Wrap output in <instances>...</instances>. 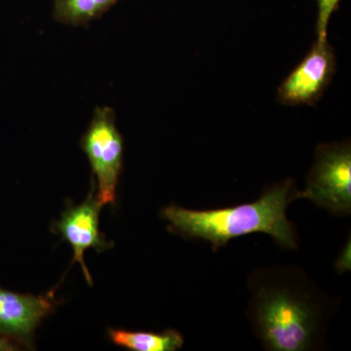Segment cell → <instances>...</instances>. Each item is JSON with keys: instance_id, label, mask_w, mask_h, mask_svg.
I'll return each instance as SVG.
<instances>
[{"instance_id": "cell-10", "label": "cell", "mask_w": 351, "mask_h": 351, "mask_svg": "<svg viewBox=\"0 0 351 351\" xmlns=\"http://www.w3.org/2000/svg\"><path fill=\"white\" fill-rule=\"evenodd\" d=\"M341 0H316L318 6L317 36L318 39L327 38V27L330 18L334 11L338 8Z\"/></svg>"}, {"instance_id": "cell-5", "label": "cell", "mask_w": 351, "mask_h": 351, "mask_svg": "<svg viewBox=\"0 0 351 351\" xmlns=\"http://www.w3.org/2000/svg\"><path fill=\"white\" fill-rule=\"evenodd\" d=\"M101 207L96 196H94L92 189L82 204L69 207L62 214L61 219L55 223L56 232L60 233L73 248V263H80L90 286L93 285V281L85 265V251L93 248L98 253H101L112 247V242L107 241L105 235L101 233L99 228Z\"/></svg>"}, {"instance_id": "cell-2", "label": "cell", "mask_w": 351, "mask_h": 351, "mask_svg": "<svg viewBox=\"0 0 351 351\" xmlns=\"http://www.w3.org/2000/svg\"><path fill=\"white\" fill-rule=\"evenodd\" d=\"M299 191L292 179L270 186L255 202L213 210H191L168 205L161 217L169 223L168 230L184 239L210 242L213 251L243 235L269 234L279 246L295 250L299 237L286 211L299 199Z\"/></svg>"}, {"instance_id": "cell-9", "label": "cell", "mask_w": 351, "mask_h": 351, "mask_svg": "<svg viewBox=\"0 0 351 351\" xmlns=\"http://www.w3.org/2000/svg\"><path fill=\"white\" fill-rule=\"evenodd\" d=\"M120 0H54L53 16L61 24L80 27L99 19Z\"/></svg>"}, {"instance_id": "cell-8", "label": "cell", "mask_w": 351, "mask_h": 351, "mask_svg": "<svg viewBox=\"0 0 351 351\" xmlns=\"http://www.w3.org/2000/svg\"><path fill=\"white\" fill-rule=\"evenodd\" d=\"M108 336L115 346L133 351H176L184 343L181 332L172 329L162 332L110 329Z\"/></svg>"}, {"instance_id": "cell-1", "label": "cell", "mask_w": 351, "mask_h": 351, "mask_svg": "<svg viewBox=\"0 0 351 351\" xmlns=\"http://www.w3.org/2000/svg\"><path fill=\"white\" fill-rule=\"evenodd\" d=\"M247 285L250 292L247 318L265 350L322 348L337 302L302 270L280 265L256 269Z\"/></svg>"}, {"instance_id": "cell-7", "label": "cell", "mask_w": 351, "mask_h": 351, "mask_svg": "<svg viewBox=\"0 0 351 351\" xmlns=\"http://www.w3.org/2000/svg\"><path fill=\"white\" fill-rule=\"evenodd\" d=\"M55 308L53 294H19L0 287V337L32 348L36 328Z\"/></svg>"}, {"instance_id": "cell-6", "label": "cell", "mask_w": 351, "mask_h": 351, "mask_svg": "<svg viewBox=\"0 0 351 351\" xmlns=\"http://www.w3.org/2000/svg\"><path fill=\"white\" fill-rule=\"evenodd\" d=\"M336 68L334 51L326 39H317L313 49L278 90L285 105H302L317 100Z\"/></svg>"}, {"instance_id": "cell-11", "label": "cell", "mask_w": 351, "mask_h": 351, "mask_svg": "<svg viewBox=\"0 0 351 351\" xmlns=\"http://www.w3.org/2000/svg\"><path fill=\"white\" fill-rule=\"evenodd\" d=\"M17 350V346L9 339L0 337V351H12Z\"/></svg>"}, {"instance_id": "cell-3", "label": "cell", "mask_w": 351, "mask_h": 351, "mask_svg": "<svg viewBox=\"0 0 351 351\" xmlns=\"http://www.w3.org/2000/svg\"><path fill=\"white\" fill-rule=\"evenodd\" d=\"M123 138L117 127L112 108L99 107L80 142L97 182V200L101 206L114 204L122 165Z\"/></svg>"}, {"instance_id": "cell-4", "label": "cell", "mask_w": 351, "mask_h": 351, "mask_svg": "<svg viewBox=\"0 0 351 351\" xmlns=\"http://www.w3.org/2000/svg\"><path fill=\"white\" fill-rule=\"evenodd\" d=\"M307 199L335 216L351 213V149L348 143L318 147L315 162L299 199Z\"/></svg>"}]
</instances>
